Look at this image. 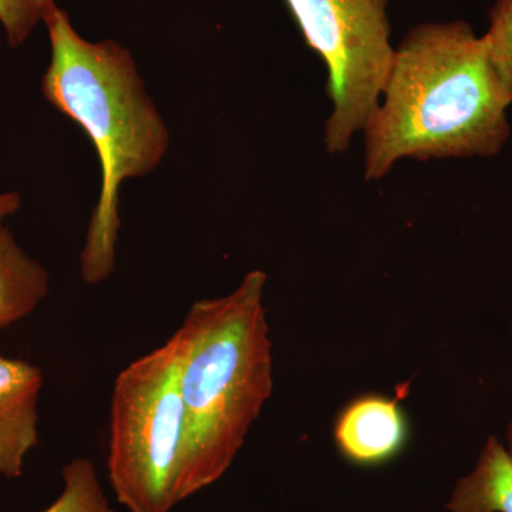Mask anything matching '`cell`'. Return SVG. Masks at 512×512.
<instances>
[{
    "instance_id": "10",
    "label": "cell",
    "mask_w": 512,
    "mask_h": 512,
    "mask_svg": "<svg viewBox=\"0 0 512 512\" xmlns=\"http://www.w3.org/2000/svg\"><path fill=\"white\" fill-rule=\"evenodd\" d=\"M62 477V493L42 512H116L90 458H74L63 467Z\"/></svg>"
},
{
    "instance_id": "5",
    "label": "cell",
    "mask_w": 512,
    "mask_h": 512,
    "mask_svg": "<svg viewBox=\"0 0 512 512\" xmlns=\"http://www.w3.org/2000/svg\"><path fill=\"white\" fill-rule=\"evenodd\" d=\"M306 45L328 69L325 147L348 150L362 133L394 59L387 0H284Z\"/></svg>"
},
{
    "instance_id": "14",
    "label": "cell",
    "mask_w": 512,
    "mask_h": 512,
    "mask_svg": "<svg viewBox=\"0 0 512 512\" xmlns=\"http://www.w3.org/2000/svg\"><path fill=\"white\" fill-rule=\"evenodd\" d=\"M507 443H508V453H510V456L512 457V423L510 424V427H508V433H507Z\"/></svg>"
},
{
    "instance_id": "13",
    "label": "cell",
    "mask_w": 512,
    "mask_h": 512,
    "mask_svg": "<svg viewBox=\"0 0 512 512\" xmlns=\"http://www.w3.org/2000/svg\"><path fill=\"white\" fill-rule=\"evenodd\" d=\"M20 207V197L15 192H8V194H2L0 192V220L8 217V215L13 214L19 210Z\"/></svg>"
},
{
    "instance_id": "8",
    "label": "cell",
    "mask_w": 512,
    "mask_h": 512,
    "mask_svg": "<svg viewBox=\"0 0 512 512\" xmlns=\"http://www.w3.org/2000/svg\"><path fill=\"white\" fill-rule=\"evenodd\" d=\"M50 291L49 272L0 220V332L39 308Z\"/></svg>"
},
{
    "instance_id": "6",
    "label": "cell",
    "mask_w": 512,
    "mask_h": 512,
    "mask_svg": "<svg viewBox=\"0 0 512 512\" xmlns=\"http://www.w3.org/2000/svg\"><path fill=\"white\" fill-rule=\"evenodd\" d=\"M43 386L40 367L0 356V476H23L25 460L39 444L37 403Z\"/></svg>"
},
{
    "instance_id": "3",
    "label": "cell",
    "mask_w": 512,
    "mask_h": 512,
    "mask_svg": "<svg viewBox=\"0 0 512 512\" xmlns=\"http://www.w3.org/2000/svg\"><path fill=\"white\" fill-rule=\"evenodd\" d=\"M266 279L264 271H251L229 295L192 303L174 333L185 416L184 501L227 473L274 390Z\"/></svg>"
},
{
    "instance_id": "12",
    "label": "cell",
    "mask_w": 512,
    "mask_h": 512,
    "mask_svg": "<svg viewBox=\"0 0 512 512\" xmlns=\"http://www.w3.org/2000/svg\"><path fill=\"white\" fill-rule=\"evenodd\" d=\"M53 0H0V23L10 47L22 46Z\"/></svg>"
},
{
    "instance_id": "2",
    "label": "cell",
    "mask_w": 512,
    "mask_h": 512,
    "mask_svg": "<svg viewBox=\"0 0 512 512\" xmlns=\"http://www.w3.org/2000/svg\"><path fill=\"white\" fill-rule=\"evenodd\" d=\"M42 22L52 49L43 96L86 131L99 156L100 197L80 255L83 281L99 285L116 268L121 184L157 170L170 148V130L127 47L84 39L55 0Z\"/></svg>"
},
{
    "instance_id": "4",
    "label": "cell",
    "mask_w": 512,
    "mask_h": 512,
    "mask_svg": "<svg viewBox=\"0 0 512 512\" xmlns=\"http://www.w3.org/2000/svg\"><path fill=\"white\" fill-rule=\"evenodd\" d=\"M174 335L121 370L110 404L107 473L130 512H171L183 503L184 404Z\"/></svg>"
},
{
    "instance_id": "1",
    "label": "cell",
    "mask_w": 512,
    "mask_h": 512,
    "mask_svg": "<svg viewBox=\"0 0 512 512\" xmlns=\"http://www.w3.org/2000/svg\"><path fill=\"white\" fill-rule=\"evenodd\" d=\"M512 96L483 36L468 23H423L410 30L367 119L366 181L402 160L490 158L511 134Z\"/></svg>"
},
{
    "instance_id": "11",
    "label": "cell",
    "mask_w": 512,
    "mask_h": 512,
    "mask_svg": "<svg viewBox=\"0 0 512 512\" xmlns=\"http://www.w3.org/2000/svg\"><path fill=\"white\" fill-rule=\"evenodd\" d=\"M495 69L512 96V0H495L483 35Z\"/></svg>"
},
{
    "instance_id": "9",
    "label": "cell",
    "mask_w": 512,
    "mask_h": 512,
    "mask_svg": "<svg viewBox=\"0 0 512 512\" xmlns=\"http://www.w3.org/2000/svg\"><path fill=\"white\" fill-rule=\"evenodd\" d=\"M446 508L450 512H512V457L497 437L485 441L476 467L458 480Z\"/></svg>"
},
{
    "instance_id": "7",
    "label": "cell",
    "mask_w": 512,
    "mask_h": 512,
    "mask_svg": "<svg viewBox=\"0 0 512 512\" xmlns=\"http://www.w3.org/2000/svg\"><path fill=\"white\" fill-rule=\"evenodd\" d=\"M399 397L365 394L343 407L335 423L340 454L360 466L389 461L402 451L409 437Z\"/></svg>"
}]
</instances>
